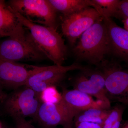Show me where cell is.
Segmentation results:
<instances>
[{"label": "cell", "mask_w": 128, "mask_h": 128, "mask_svg": "<svg viewBox=\"0 0 128 128\" xmlns=\"http://www.w3.org/2000/svg\"><path fill=\"white\" fill-rule=\"evenodd\" d=\"M76 59L85 61L98 67L110 54V45L106 26L101 17L81 36L80 40L72 48Z\"/></svg>", "instance_id": "6da1fadb"}, {"label": "cell", "mask_w": 128, "mask_h": 128, "mask_svg": "<svg viewBox=\"0 0 128 128\" xmlns=\"http://www.w3.org/2000/svg\"><path fill=\"white\" fill-rule=\"evenodd\" d=\"M12 9L19 22L29 31L34 42L47 58L54 64L62 65L67 55V48L57 30L33 23Z\"/></svg>", "instance_id": "7a4b0ae2"}, {"label": "cell", "mask_w": 128, "mask_h": 128, "mask_svg": "<svg viewBox=\"0 0 128 128\" xmlns=\"http://www.w3.org/2000/svg\"><path fill=\"white\" fill-rule=\"evenodd\" d=\"M0 58L16 62L39 61L47 58L28 30L23 37L9 38L0 44Z\"/></svg>", "instance_id": "3957f363"}, {"label": "cell", "mask_w": 128, "mask_h": 128, "mask_svg": "<svg viewBox=\"0 0 128 128\" xmlns=\"http://www.w3.org/2000/svg\"><path fill=\"white\" fill-rule=\"evenodd\" d=\"M7 3L28 20L57 30V12L49 0H10Z\"/></svg>", "instance_id": "277c9868"}, {"label": "cell", "mask_w": 128, "mask_h": 128, "mask_svg": "<svg viewBox=\"0 0 128 128\" xmlns=\"http://www.w3.org/2000/svg\"><path fill=\"white\" fill-rule=\"evenodd\" d=\"M98 68L104 76L106 94L110 102L128 106V70L105 60Z\"/></svg>", "instance_id": "5b68a950"}, {"label": "cell", "mask_w": 128, "mask_h": 128, "mask_svg": "<svg viewBox=\"0 0 128 128\" xmlns=\"http://www.w3.org/2000/svg\"><path fill=\"white\" fill-rule=\"evenodd\" d=\"M5 99V110L13 118H34L42 103L40 94L26 86L16 89Z\"/></svg>", "instance_id": "8992f818"}, {"label": "cell", "mask_w": 128, "mask_h": 128, "mask_svg": "<svg viewBox=\"0 0 128 128\" xmlns=\"http://www.w3.org/2000/svg\"><path fill=\"white\" fill-rule=\"evenodd\" d=\"M87 68L76 63L68 66L56 64L46 66H36L35 70L28 78L25 86L40 94L46 88L56 86L59 84L68 72L77 70L84 71Z\"/></svg>", "instance_id": "52a82bcc"}, {"label": "cell", "mask_w": 128, "mask_h": 128, "mask_svg": "<svg viewBox=\"0 0 128 128\" xmlns=\"http://www.w3.org/2000/svg\"><path fill=\"white\" fill-rule=\"evenodd\" d=\"M101 16L93 8L89 7L61 17L62 33L72 46L82 34L98 20Z\"/></svg>", "instance_id": "ba28073f"}, {"label": "cell", "mask_w": 128, "mask_h": 128, "mask_svg": "<svg viewBox=\"0 0 128 128\" xmlns=\"http://www.w3.org/2000/svg\"><path fill=\"white\" fill-rule=\"evenodd\" d=\"M76 114L62 99L57 103L42 102L34 118L44 128L72 126Z\"/></svg>", "instance_id": "9c48e42d"}, {"label": "cell", "mask_w": 128, "mask_h": 128, "mask_svg": "<svg viewBox=\"0 0 128 128\" xmlns=\"http://www.w3.org/2000/svg\"><path fill=\"white\" fill-rule=\"evenodd\" d=\"M36 66L0 58V83L2 86L14 90L24 86Z\"/></svg>", "instance_id": "30bf717a"}, {"label": "cell", "mask_w": 128, "mask_h": 128, "mask_svg": "<svg viewBox=\"0 0 128 128\" xmlns=\"http://www.w3.org/2000/svg\"><path fill=\"white\" fill-rule=\"evenodd\" d=\"M103 18L107 30L110 54L128 65V31L118 26L112 18Z\"/></svg>", "instance_id": "8fae6325"}, {"label": "cell", "mask_w": 128, "mask_h": 128, "mask_svg": "<svg viewBox=\"0 0 128 128\" xmlns=\"http://www.w3.org/2000/svg\"><path fill=\"white\" fill-rule=\"evenodd\" d=\"M62 96L64 103L76 115L80 112L89 108L109 110L102 102L94 100L92 97L76 89L63 88Z\"/></svg>", "instance_id": "7c38bea8"}, {"label": "cell", "mask_w": 128, "mask_h": 128, "mask_svg": "<svg viewBox=\"0 0 128 128\" xmlns=\"http://www.w3.org/2000/svg\"><path fill=\"white\" fill-rule=\"evenodd\" d=\"M27 31L7 2L0 0V34L2 37L21 38L26 34Z\"/></svg>", "instance_id": "4fadbf2b"}, {"label": "cell", "mask_w": 128, "mask_h": 128, "mask_svg": "<svg viewBox=\"0 0 128 128\" xmlns=\"http://www.w3.org/2000/svg\"><path fill=\"white\" fill-rule=\"evenodd\" d=\"M77 76L73 82V89L94 97L97 100L102 102L108 109H111V102L106 94L101 92L89 80L84 73Z\"/></svg>", "instance_id": "5bb4252c"}, {"label": "cell", "mask_w": 128, "mask_h": 128, "mask_svg": "<svg viewBox=\"0 0 128 128\" xmlns=\"http://www.w3.org/2000/svg\"><path fill=\"white\" fill-rule=\"evenodd\" d=\"M57 12L62 16H68L89 7H92L91 0H49Z\"/></svg>", "instance_id": "9a60e30c"}, {"label": "cell", "mask_w": 128, "mask_h": 128, "mask_svg": "<svg viewBox=\"0 0 128 128\" xmlns=\"http://www.w3.org/2000/svg\"><path fill=\"white\" fill-rule=\"evenodd\" d=\"M92 7L103 18H119V0H91Z\"/></svg>", "instance_id": "2e32d148"}, {"label": "cell", "mask_w": 128, "mask_h": 128, "mask_svg": "<svg viewBox=\"0 0 128 128\" xmlns=\"http://www.w3.org/2000/svg\"><path fill=\"white\" fill-rule=\"evenodd\" d=\"M82 72L101 92L106 95L105 77L102 72L100 69L98 68L95 70H92L88 68L86 70Z\"/></svg>", "instance_id": "e0dca14e"}, {"label": "cell", "mask_w": 128, "mask_h": 128, "mask_svg": "<svg viewBox=\"0 0 128 128\" xmlns=\"http://www.w3.org/2000/svg\"><path fill=\"white\" fill-rule=\"evenodd\" d=\"M56 87L50 86L41 92L40 97L42 102L57 103L62 100V94H60Z\"/></svg>", "instance_id": "ac0fdd59"}, {"label": "cell", "mask_w": 128, "mask_h": 128, "mask_svg": "<svg viewBox=\"0 0 128 128\" xmlns=\"http://www.w3.org/2000/svg\"><path fill=\"white\" fill-rule=\"evenodd\" d=\"M124 108L122 105H116L112 108L106 118L102 128H112V126L117 121L122 118Z\"/></svg>", "instance_id": "d6986e66"}, {"label": "cell", "mask_w": 128, "mask_h": 128, "mask_svg": "<svg viewBox=\"0 0 128 128\" xmlns=\"http://www.w3.org/2000/svg\"><path fill=\"white\" fill-rule=\"evenodd\" d=\"M110 111L111 109L106 110L102 108H91L84 110L79 113L85 115L106 119L110 113Z\"/></svg>", "instance_id": "ffe728a7"}, {"label": "cell", "mask_w": 128, "mask_h": 128, "mask_svg": "<svg viewBox=\"0 0 128 128\" xmlns=\"http://www.w3.org/2000/svg\"><path fill=\"white\" fill-rule=\"evenodd\" d=\"M119 18H128V0H120L118 7Z\"/></svg>", "instance_id": "44dd1931"}, {"label": "cell", "mask_w": 128, "mask_h": 128, "mask_svg": "<svg viewBox=\"0 0 128 128\" xmlns=\"http://www.w3.org/2000/svg\"><path fill=\"white\" fill-rule=\"evenodd\" d=\"M13 118L15 120L16 128H36L25 118L16 117Z\"/></svg>", "instance_id": "7402d4cb"}, {"label": "cell", "mask_w": 128, "mask_h": 128, "mask_svg": "<svg viewBox=\"0 0 128 128\" xmlns=\"http://www.w3.org/2000/svg\"><path fill=\"white\" fill-rule=\"evenodd\" d=\"M102 126L98 124L82 122L75 123L74 128H102Z\"/></svg>", "instance_id": "603a6c76"}, {"label": "cell", "mask_w": 128, "mask_h": 128, "mask_svg": "<svg viewBox=\"0 0 128 128\" xmlns=\"http://www.w3.org/2000/svg\"><path fill=\"white\" fill-rule=\"evenodd\" d=\"M2 86L0 83V102H2L6 99V96L2 89Z\"/></svg>", "instance_id": "cb8c5ba5"}, {"label": "cell", "mask_w": 128, "mask_h": 128, "mask_svg": "<svg viewBox=\"0 0 128 128\" xmlns=\"http://www.w3.org/2000/svg\"><path fill=\"white\" fill-rule=\"evenodd\" d=\"M122 121V118L119 120L115 123L112 126V128H120L121 122Z\"/></svg>", "instance_id": "d4e9b609"}, {"label": "cell", "mask_w": 128, "mask_h": 128, "mask_svg": "<svg viewBox=\"0 0 128 128\" xmlns=\"http://www.w3.org/2000/svg\"><path fill=\"white\" fill-rule=\"evenodd\" d=\"M122 21L124 27V28L128 32V18H124Z\"/></svg>", "instance_id": "484cf974"}, {"label": "cell", "mask_w": 128, "mask_h": 128, "mask_svg": "<svg viewBox=\"0 0 128 128\" xmlns=\"http://www.w3.org/2000/svg\"><path fill=\"white\" fill-rule=\"evenodd\" d=\"M56 128V127H54V128ZM73 128L72 126H68V127H63V128Z\"/></svg>", "instance_id": "4316f807"}, {"label": "cell", "mask_w": 128, "mask_h": 128, "mask_svg": "<svg viewBox=\"0 0 128 128\" xmlns=\"http://www.w3.org/2000/svg\"><path fill=\"white\" fill-rule=\"evenodd\" d=\"M124 128H128V121H127V122L125 124V125L124 126Z\"/></svg>", "instance_id": "83f0119b"}, {"label": "cell", "mask_w": 128, "mask_h": 128, "mask_svg": "<svg viewBox=\"0 0 128 128\" xmlns=\"http://www.w3.org/2000/svg\"><path fill=\"white\" fill-rule=\"evenodd\" d=\"M0 128H2V124L0 122Z\"/></svg>", "instance_id": "f1b7e54d"}, {"label": "cell", "mask_w": 128, "mask_h": 128, "mask_svg": "<svg viewBox=\"0 0 128 128\" xmlns=\"http://www.w3.org/2000/svg\"><path fill=\"white\" fill-rule=\"evenodd\" d=\"M2 38L0 34V38Z\"/></svg>", "instance_id": "f546056e"}, {"label": "cell", "mask_w": 128, "mask_h": 128, "mask_svg": "<svg viewBox=\"0 0 128 128\" xmlns=\"http://www.w3.org/2000/svg\"></svg>", "instance_id": "4dcf8cb0"}, {"label": "cell", "mask_w": 128, "mask_h": 128, "mask_svg": "<svg viewBox=\"0 0 128 128\" xmlns=\"http://www.w3.org/2000/svg\"></svg>", "instance_id": "1f68e13d"}]
</instances>
